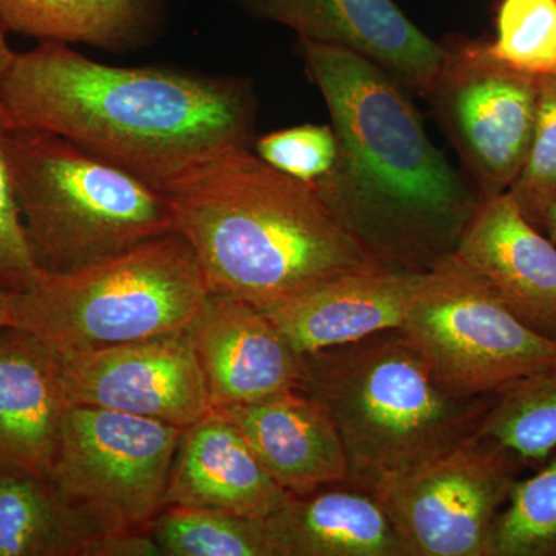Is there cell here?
I'll return each mask as SVG.
<instances>
[{
    "label": "cell",
    "instance_id": "12",
    "mask_svg": "<svg viewBox=\"0 0 556 556\" xmlns=\"http://www.w3.org/2000/svg\"><path fill=\"white\" fill-rule=\"evenodd\" d=\"M249 14L285 25L299 39L367 58L404 89L431 94L448 50L408 20L393 0H240Z\"/></svg>",
    "mask_w": 556,
    "mask_h": 556
},
{
    "label": "cell",
    "instance_id": "29",
    "mask_svg": "<svg viewBox=\"0 0 556 556\" xmlns=\"http://www.w3.org/2000/svg\"><path fill=\"white\" fill-rule=\"evenodd\" d=\"M84 556H164L149 530L124 529L98 538Z\"/></svg>",
    "mask_w": 556,
    "mask_h": 556
},
{
    "label": "cell",
    "instance_id": "10",
    "mask_svg": "<svg viewBox=\"0 0 556 556\" xmlns=\"http://www.w3.org/2000/svg\"><path fill=\"white\" fill-rule=\"evenodd\" d=\"M538 89L540 78L501 64L485 43L448 51L431 97L441 102L482 197L507 192L521 174L535 129Z\"/></svg>",
    "mask_w": 556,
    "mask_h": 556
},
{
    "label": "cell",
    "instance_id": "6",
    "mask_svg": "<svg viewBox=\"0 0 556 556\" xmlns=\"http://www.w3.org/2000/svg\"><path fill=\"white\" fill-rule=\"evenodd\" d=\"M208 292L189 241L172 232L75 273L42 274L14 298V327L58 353L139 342L186 331Z\"/></svg>",
    "mask_w": 556,
    "mask_h": 556
},
{
    "label": "cell",
    "instance_id": "21",
    "mask_svg": "<svg viewBox=\"0 0 556 556\" xmlns=\"http://www.w3.org/2000/svg\"><path fill=\"white\" fill-rule=\"evenodd\" d=\"M164 14V0H0L7 33L113 51L146 46Z\"/></svg>",
    "mask_w": 556,
    "mask_h": 556
},
{
    "label": "cell",
    "instance_id": "19",
    "mask_svg": "<svg viewBox=\"0 0 556 556\" xmlns=\"http://www.w3.org/2000/svg\"><path fill=\"white\" fill-rule=\"evenodd\" d=\"M266 527L273 556H412L379 497L350 481L289 495Z\"/></svg>",
    "mask_w": 556,
    "mask_h": 556
},
{
    "label": "cell",
    "instance_id": "32",
    "mask_svg": "<svg viewBox=\"0 0 556 556\" xmlns=\"http://www.w3.org/2000/svg\"><path fill=\"white\" fill-rule=\"evenodd\" d=\"M541 230L554 241L556 247V201L547 207V211L544 212L543 222H541Z\"/></svg>",
    "mask_w": 556,
    "mask_h": 556
},
{
    "label": "cell",
    "instance_id": "24",
    "mask_svg": "<svg viewBox=\"0 0 556 556\" xmlns=\"http://www.w3.org/2000/svg\"><path fill=\"white\" fill-rule=\"evenodd\" d=\"M518 479L493 529L490 556H556V453Z\"/></svg>",
    "mask_w": 556,
    "mask_h": 556
},
{
    "label": "cell",
    "instance_id": "14",
    "mask_svg": "<svg viewBox=\"0 0 556 556\" xmlns=\"http://www.w3.org/2000/svg\"><path fill=\"white\" fill-rule=\"evenodd\" d=\"M453 254L526 327L556 342V247L508 190L478 201Z\"/></svg>",
    "mask_w": 556,
    "mask_h": 556
},
{
    "label": "cell",
    "instance_id": "7",
    "mask_svg": "<svg viewBox=\"0 0 556 556\" xmlns=\"http://www.w3.org/2000/svg\"><path fill=\"white\" fill-rule=\"evenodd\" d=\"M401 329L460 396H495L556 362V342L526 327L455 254L426 270Z\"/></svg>",
    "mask_w": 556,
    "mask_h": 556
},
{
    "label": "cell",
    "instance_id": "31",
    "mask_svg": "<svg viewBox=\"0 0 556 556\" xmlns=\"http://www.w3.org/2000/svg\"><path fill=\"white\" fill-rule=\"evenodd\" d=\"M14 56H16V53L11 50L9 40H7V31L3 30L2 25H0V84H2L3 78H5Z\"/></svg>",
    "mask_w": 556,
    "mask_h": 556
},
{
    "label": "cell",
    "instance_id": "17",
    "mask_svg": "<svg viewBox=\"0 0 556 556\" xmlns=\"http://www.w3.org/2000/svg\"><path fill=\"white\" fill-rule=\"evenodd\" d=\"M68 407L60 353L24 329L0 328V466L49 477Z\"/></svg>",
    "mask_w": 556,
    "mask_h": 556
},
{
    "label": "cell",
    "instance_id": "11",
    "mask_svg": "<svg viewBox=\"0 0 556 556\" xmlns=\"http://www.w3.org/2000/svg\"><path fill=\"white\" fill-rule=\"evenodd\" d=\"M60 357L70 405L113 409L178 428L214 409L186 331Z\"/></svg>",
    "mask_w": 556,
    "mask_h": 556
},
{
    "label": "cell",
    "instance_id": "1",
    "mask_svg": "<svg viewBox=\"0 0 556 556\" xmlns=\"http://www.w3.org/2000/svg\"><path fill=\"white\" fill-rule=\"evenodd\" d=\"M11 127L50 131L163 190L254 138L244 80L170 67H115L68 43L16 53L0 84Z\"/></svg>",
    "mask_w": 556,
    "mask_h": 556
},
{
    "label": "cell",
    "instance_id": "20",
    "mask_svg": "<svg viewBox=\"0 0 556 556\" xmlns=\"http://www.w3.org/2000/svg\"><path fill=\"white\" fill-rule=\"evenodd\" d=\"M124 529L50 477L0 466V556H84L94 540Z\"/></svg>",
    "mask_w": 556,
    "mask_h": 556
},
{
    "label": "cell",
    "instance_id": "28",
    "mask_svg": "<svg viewBox=\"0 0 556 556\" xmlns=\"http://www.w3.org/2000/svg\"><path fill=\"white\" fill-rule=\"evenodd\" d=\"M10 129V121L0 108V289L20 294L35 287L42 274L31 257L22 222L7 152V135Z\"/></svg>",
    "mask_w": 556,
    "mask_h": 556
},
{
    "label": "cell",
    "instance_id": "2",
    "mask_svg": "<svg viewBox=\"0 0 556 556\" xmlns=\"http://www.w3.org/2000/svg\"><path fill=\"white\" fill-rule=\"evenodd\" d=\"M299 40L340 148L314 189L390 265L433 268L455 252L479 200L431 144L404 87L354 51Z\"/></svg>",
    "mask_w": 556,
    "mask_h": 556
},
{
    "label": "cell",
    "instance_id": "9",
    "mask_svg": "<svg viewBox=\"0 0 556 556\" xmlns=\"http://www.w3.org/2000/svg\"><path fill=\"white\" fill-rule=\"evenodd\" d=\"M181 431L149 417L70 405L49 477L121 526L149 530L164 507Z\"/></svg>",
    "mask_w": 556,
    "mask_h": 556
},
{
    "label": "cell",
    "instance_id": "8",
    "mask_svg": "<svg viewBox=\"0 0 556 556\" xmlns=\"http://www.w3.org/2000/svg\"><path fill=\"white\" fill-rule=\"evenodd\" d=\"M525 463L475 433L376 490L412 556H490Z\"/></svg>",
    "mask_w": 556,
    "mask_h": 556
},
{
    "label": "cell",
    "instance_id": "25",
    "mask_svg": "<svg viewBox=\"0 0 556 556\" xmlns=\"http://www.w3.org/2000/svg\"><path fill=\"white\" fill-rule=\"evenodd\" d=\"M490 56L533 78L556 75V0H501Z\"/></svg>",
    "mask_w": 556,
    "mask_h": 556
},
{
    "label": "cell",
    "instance_id": "5",
    "mask_svg": "<svg viewBox=\"0 0 556 556\" xmlns=\"http://www.w3.org/2000/svg\"><path fill=\"white\" fill-rule=\"evenodd\" d=\"M7 152L40 274L75 273L178 232L163 190L60 135L11 127Z\"/></svg>",
    "mask_w": 556,
    "mask_h": 556
},
{
    "label": "cell",
    "instance_id": "18",
    "mask_svg": "<svg viewBox=\"0 0 556 556\" xmlns=\"http://www.w3.org/2000/svg\"><path fill=\"white\" fill-rule=\"evenodd\" d=\"M289 495L217 409L182 428L164 506L218 508L241 517L268 518Z\"/></svg>",
    "mask_w": 556,
    "mask_h": 556
},
{
    "label": "cell",
    "instance_id": "3",
    "mask_svg": "<svg viewBox=\"0 0 556 556\" xmlns=\"http://www.w3.org/2000/svg\"><path fill=\"white\" fill-rule=\"evenodd\" d=\"M163 192L208 289L260 309L329 278L390 265L313 186L277 170L251 146L193 167Z\"/></svg>",
    "mask_w": 556,
    "mask_h": 556
},
{
    "label": "cell",
    "instance_id": "27",
    "mask_svg": "<svg viewBox=\"0 0 556 556\" xmlns=\"http://www.w3.org/2000/svg\"><path fill=\"white\" fill-rule=\"evenodd\" d=\"M254 152L277 170L313 188L331 177L340 156L339 139L332 126L316 124L265 135L255 141Z\"/></svg>",
    "mask_w": 556,
    "mask_h": 556
},
{
    "label": "cell",
    "instance_id": "16",
    "mask_svg": "<svg viewBox=\"0 0 556 556\" xmlns=\"http://www.w3.org/2000/svg\"><path fill=\"white\" fill-rule=\"evenodd\" d=\"M269 477L291 495L346 481L348 460L327 408L298 390L254 404L217 407Z\"/></svg>",
    "mask_w": 556,
    "mask_h": 556
},
{
    "label": "cell",
    "instance_id": "15",
    "mask_svg": "<svg viewBox=\"0 0 556 556\" xmlns=\"http://www.w3.org/2000/svg\"><path fill=\"white\" fill-rule=\"evenodd\" d=\"M424 277L393 265L354 270L263 311L300 353L327 350L401 328Z\"/></svg>",
    "mask_w": 556,
    "mask_h": 556
},
{
    "label": "cell",
    "instance_id": "26",
    "mask_svg": "<svg viewBox=\"0 0 556 556\" xmlns=\"http://www.w3.org/2000/svg\"><path fill=\"white\" fill-rule=\"evenodd\" d=\"M508 192L527 219L541 229L544 212L556 201V75L540 78L532 146Z\"/></svg>",
    "mask_w": 556,
    "mask_h": 556
},
{
    "label": "cell",
    "instance_id": "13",
    "mask_svg": "<svg viewBox=\"0 0 556 556\" xmlns=\"http://www.w3.org/2000/svg\"><path fill=\"white\" fill-rule=\"evenodd\" d=\"M186 332L212 407L254 404L298 390L303 354L257 306L211 291Z\"/></svg>",
    "mask_w": 556,
    "mask_h": 556
},
{
    "label": "cell",
    "instance_id": "30",
    "mask_svg": "<svg viewBox=\"0 0 556 556\" xmlns=\"http://www.w3.org/2000/svg\"><path fill=\"white\" fill-rule=\"evenodd\" d=\"M14 298L16 292L0 289V328L14 327Z\"/></svg>",
    "mask_w": 556,
    "mask_h": 556
},
{
    "label": "cell",
    "instance_id": "22",
    "mask_svg": "<svg viewBox=\"0 0 556 556\" xmlns=\"http://www.w3.org/2000/svg\"><path fill=\"white\" fill-rule=\"evenodd\" d=\"M478 434L493 439L522 463L556 452V362L493 396Z\"/></svg>",
    "mask_w": 556,
    "mask_h": 556
},
{
    "label": "cell",
    "instance_id": "23",
    "mask_svg": "<svg viewBox=\"0 0 556 556\" xmlns=\"http://www.w3.org/2000/svg\"><path fill=\"white\" fill-rule=\"evenodd\" d=\"M149 532L164 556H273L266 518L218 508L164 506Z\"/></svg>",
    "mask_w": 556,
    "mask_h": 556
},
{
    "label": "cell",
    "instance_id": "4",
    "mask_svg": "<svg viewBox=\"0 0 556 556\" xmlns=\"http://www.w3.org/2000/svg\"><path fill=\"white\" fill-rule=\"evenodd\" d=\"M338 427L351 484L375 493L478 433L493 396H460L401 328L303 354L298 387Z\"/></svg>",
    "mask_w": 556,
    "mask_h": 556
}]
</instances>
